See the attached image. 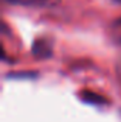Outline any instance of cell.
I'll use <instances>...</instances> for the list:
<instances>
[{"label": "cell", "mask_w": 121, "mask_h": 122, "mask_svg": "<svg viewBox=\"0 0 121 122\" xmlns=\"http://www.w3.org/2000/svg\"><path fill=\"white\" fill-rule=\"evenodd\" d=\"M116 72H117L118 81H120V84H121V61H118V62H117V65H116Z\"/></svg>", "instance_id": "277c9868"}, {"label": "cell", "mask_w": 121, "mask_h": 122, "mask_svg": "<svg viewBox=\"0 0 121 122\" xmlns=\"http://www.w3.org/2000/svg\"><path fill=\"white\" fill-rule=\"evenodd\" d=\"M31 51H33V54L37 58H49L51 56V53H53V48H51V44H50L49 40H46V38H37L33 43Z\"/></svg>", "instance_id": "6da1fadb"}, {"label": "cell", "mask_w": 121, "mask_h": 122, "mask_svg": "<svg viewBox=\"0 0 121 122\" xmlns=\"http://www.w3.org/2000/svg\"><path fill=\"white\" fill-rule=\"evenodd\" d=\"M114 1H118V3H121V0H114Z\"/></svg>", "instance_id": "8992f818"}, {"label": "cell", "mask_w": 121, "mask_h": 122, "mask_svg": "<svg viewBox=\"0 0 121 122\" xmlns=\"http://www.w3.org/2000/svg\"><path fill=\"white\" fill-rule=\"evenodd\" d=\"M13 3H20L24 6H36V7H54L59 6L61 0H9Z\"/></svg>", "instance_id": "3957f363"}, {"label": "cell", "mask_w": 121, "mask_h": 122, "mask_svg": "<svg viewBox=\"0 0 121 122\" xmlns=\"http://www.w3.org/2000/svg\"><path fill=\"white\" fill-rule=\"evenodd\" d=\"M78 97L84 101V102H88V104H93V105H105L108 104V99L100 94L94 91H90V90H84L78 94Z\"/></svg>", "instance_id": "7a4b0ae2"}, {"label": "cell", "mask_w": 121, "mask_h": 122, "mask_svg": "<svg viewBox=\"0 0 121 122\" xmlns=\"http://www.w3.org/2000/svg\"><path fill=\"white\" fill-rule=\"evenodd\" d=\"M116 24H117V26H120V27H121V17H120V19H117V21H116Z\"/></svg>", "instance_id": "5b68a950"}]
</instances>
